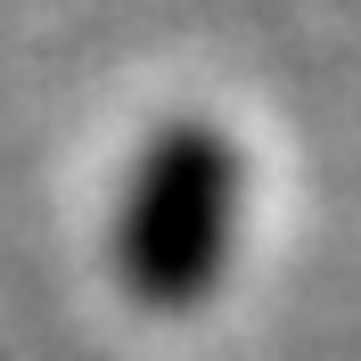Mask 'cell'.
Listing matches in <instances>:
<instances>
[{
    "label": "cell",
    "instance_id": "obj_1",
    "mask_svg": "<svg viewBox=\"0 0 361 361\" xmlns=\"http://www.w3.org/2000/svg\"><path fill=\"white\" fill-rule=\"evenodd\" d=\"M247 214V157L214 115H173L140 140L115 197V279L140 312H197L222 288Z\"/></svg>",
    "mask_w": 361,
    "mask_h": 361
}]
</instances>
